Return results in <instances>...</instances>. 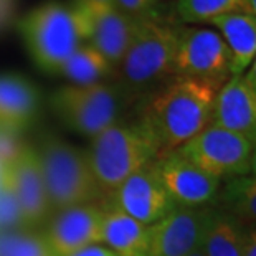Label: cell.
Segmentation results:
<instances>
[{"label": "cell", "mask_w": 256, "mask_h": 256, "mask_svg": "<svg viewBox=\"0 0 256 256\" xmlns=\"http://www.w3.org/2000/svg\"><path fill=\"white\" fill-rule=\"evenodd\" d=\"M216 90L200 81L174 78L149 98L138 121L156 140L159 157L180 149L214 118Z\"/></svg>", "instance_id": "obj_1"}, {"label": "cell", "mask_w": 256, "mask_h": 256, "mask_svg": "<svg viewBox=\"0 0 256 256\" xmlns=\"http://www.w3.org/2000/svg\"><path fill=\"white\" fill-rule=\"evenodd\" d=\"M178 30L180 26L160 20L154 12L138 18L128 50L114 68V74L118 76L116 84L129 101L146 94L152 96L176 78L174 62Z\"/></svg>", "instance_id": "obj_2"}, {"label": "cell", "mask_w": 256, "mask_h": 256, "mask_svg": "<svg viewBox=\"0 0 256 256\" xmlns=\"http://www.w3.org/2000/svg\"><path fill=\"white\" fill-rule=\"evenodd\" d=\"M101 195L116 192L128 177L159 157L156 140L142 124L116 122L91 139L84 152Z\"/></svg>", "instance_id": "obj_3"}, {"label": "cell", "mask_w": 256, "mask_h": 256, "mask_svg": "<svg viewBox=\"0 0 256 256\" xmlns=\"http://www.w3.org/2000/svg\"><path fill=\"white\" fill-rule=\"evenodd\" d=\"M17 28L30 60L46 74L56 76L63 63L83 45L73 5L56 0H48L26 12Z\"/></svg>", "instance_id": "obj_4"}, {"label": "cell", "mask_w": 256, "mask_h": 256, "mask_svg": "<svg viewBox=\"0 0 256 256\" xmlns=\"http://www.w3.org/2000/svg\"><path fill=\"white\" fill-rule=\"evenodd\" d=\"M36 154L52 210L92 204L101 197L84 152L58 136H48Z\"/></svg>", "instance_id": "obj_5"}, {"label": "cell", "mask_w": 256, "mask_h": 256, "mask_svg": "<svg viewBox=\"0 0 256 256\" xmlns=\"http://www.w3.org/2000/svg\"><path fill=\"white\" fill-rule=\"evenodd\" d=\"M129 98L116 83L66 84L50 96V106L64 126L84 138H96L119 122Z\"/></svg>", "instance_id": "obj_6"}, {"label": "cell", "mask_w": 256, "mask_h": 256, "mask_svg": "<svg viewBox=\"0 0 256 256\" xmlns=\"http://www.w3.org/2000/svg\"><path fill=\"white\" fill-rule=\"evenodd\" d=\"M174 74L200 81L218 91L232 78L230 52L218 32L202 25L180 26Z\"/></svg>", "instance_id": "obj_7"}, {"label": "cell", "mask_w": 256, "mask_h": 256, "mask_svg": "<svg viewBox=\"0 0 256 256\" xmlns=\"http://www.w3.org/2000/svg\"><path fill=\"white\" fill-rule=\"evenodd\" d=\"M177 152L208 176L226 182L250 176L253 144L242 136L210 124Z\"/></svg>", "instance_id": "obj_8"}, {"label": "cell", "mask_w": 256, "mask_h": 256, "mask_svg": "<svg viewBox=\"0 0 256 256\" xmlns=\"http://www.w3.org/2000/svg\"><path fill=\"white\" fill-rule=\"evenodd\" d=\"M73 8L80 22L83 43L96 48L116 68L128 50L138 18L121 12L114 4L74 0Z\"/></svg>", "instance_id": "obj_9"}, {"label": "cell", "mask_w": 256, "mask_h": 256, "mask_svg": "<svg viewBox=\"0 0 256 256\" xmlns=\"http://www.w3.org/2000/svg\"><path fill=\"white\" fill-rule=\"evenodd\" d=\"M2 184L17 202L26 228L48 218L52 206L35 149L20 147L14 157L2 162Z\"/></svg>", "instance_id": "obj_10"}, {"label": "cell", "mask_w": 256, "mask_h": 256, "mask_svg": "<svg viewBox=\"0 0 256 256\" xmlns=\"http://www.w3.org/2000/svg\"><path fill=\"white\" fill-rule=\"evenodd\" d=\"M162 185L176 206L204 208L218 198L222 182L208 176L177 150L156 159Z\"/></svg>", "instance_id": "obj_11"}, {"label": "cell", "mask_w": 256, "mask_h": 256, "mask_svg": "<svg viewBox=\"0 0 256 256\" xmlns=\"http://www.w3.org/2000/svg\"><path fill=\"white\" fill-rule=\"evenodd\" d=\"M111 198L116 208L149 226L176 208L157 174L156 160L128 177Z\"/></svg>", "instance_id": "obj_12"}, {"label": "cell", "mask_w": 256, "mask_h": 256, "mask_svg": "<svg viewBox=\"0 0 256 256\" xmlns=\"http://www.w3.org/2000/svg\"><path fill=\"white\" fill-rule=\"evenodd\" d=\"M215 208H184L172 212L150 226L149 256H187L200 246Z\"/></svg>", "instance_id": "obj_13"}, {"label": "cell", "mask_w": 256, "mask_h": 256, "mask_svg": "<svg viewBox=\"0 0 256 256\" xmlns=\"http://www.w3.org/2000/svg\"><path fill=\"white\" fill-rule=\"evenodd\" d=\"M102 212L94 204L76 205L56 212L45 236L55 256H70L88 244L101 243Z\"/></svg>", "instance_id": "obj_14"}, {"label": "cell", "mask_w": 256, "mask_h": 256, "mask_svg": "<svg viewBox=\"0 0 256 256\" xmlns=\"http://www.w3.org/2000/svg\"><path fill=\"white\" fill-rule=\"evenodd\" d=\"M212 124L256 144V86L244 74L232 76L216 91Z\"/></svg>", "instance_id": "obj_15"}, {"label": "cell", "mask_w": 256, "mask_h": 256, "mask_svg": "<svg viewBox=\"0 0 256 256\" xmlns=\"http://www.w3.org/2000/svg\"><path fill=\"white\" fill-rule=\"evenodd\" d=\"M40 92L34 81L18 73H0V132L17 134L36 116Z\"/></svg>", "instance_id": "obj_16"}, {"label": "cell", "mask_w": 256, "mask_h": 256, "mask_svg": "<svg viewBox=\"0 0 256 256\" xmlns=\"http://www.w3.org/2000/svg\"><path fill=\"white\" fill-rule=\"evenodd\" d=\"M208 25L223 38L230 52L232 76L243 74L256 56V18L248 10L212 20Z\"/></svg>", "instance_id": "obj_17"}, {"label": "cell", "mask_w": 256, "mask_h": 256, "mask_svg": "<svg viewBox=\"0 0 256 256\" xmlns=\"http://www.w3.org/2000/svg\"><path fill=\"white\" fill-rule=\"evenodd\" d=\"M101 243L118 256H149L150 226L112 205L102 212Z\"/></svg>", "instance_id": "obj_18"}, {"label": "cell", "mask_w": 256, "mask_h": 256, "mask_svg": "<svg viewBox=\"0 0 256 256\" xmlns=\"http://www.w3.org/2000/svg\"><path fill=\"white\" fill-rule=\"evenodd\" d=\"M248 232L242 222L223 210H215L202 240L206 256H243Z\"/></svg>", "instance_id": "obj_19"}, {"label": "cell", "mask_w": 256, "mask_h": 256, "mask_svg": "<svg viewBox=\"0 0 256 256\" xmlns=\"http://www.w3.org/2000/svg\"><path fill=\"white\" fill-rule=\"evenodd\" d=\"M114 74V66L101 55L96 48L83 43L73 52L63 66L58 70L56 76L68 80L76 86H88L101 83Z\"/></svg>", "instance_id": "obj_20"}, {"label": "cell", "mask_w": 256, "mask_h": 256, "mask_svg": "<svg viewBox=\"0 0 256 256\" xmlns=\"http://www.w3.org/2000/svg\"><path fill=\"white\" fill-rule=\"evenodd\" d=\"M222 210L243 225H256V178L252 176L226 180L220 188Z\"/></svg>", "instance_id": "obj_21"}, {"label": "cell", "mask_w": 256, "mask_h": 256, "mask_svg": "<svg viewBox=\"0 0 256 256\" xmlns=\"http://www.w3.org/2000/svg\"><path fill=\"white\" fill-rule=\"evenodd\" d=\"M248 10L246 0H177L176 12L185 25H208L223 15Z\"/></svg>", "instance_id": "obj_22"}, {"label": "cell", "mask_w": 256, "mask_h": 256, "mask_svg": "<svg viewBox=\"0 0 256 256\" xmlns=\"http://www.w3.org/2000/svg\"><path fill=\"white\" fill-rule=\"evenodd\" d=\"M0 256H55L43 235L28 232H0Z\"/></svg>", "instance_id": "obj_23"}, {"label": "cell", "mask_w": 256, "mask_h": 256, "mask_svg": "<svg viewBox=\"0 0 256 256\" xmlns=\"http://www.w3.org/2000/svg\"><path fill=\"white\" fill-rule=\"evenodd\" d=\"M26 228L22 218L20 208L12 194L0 184V232H17Z\"/></svg>", "instance_id": "obj_24"}, {"label": "cell", "mask_w": 256, "mask_h": 256, "mask_svg": "<svg viewBox=\"0 0 256 256\" xmlns=\"http://www.w3.org/2000/svg\"><path fill=\"white\" fill-rule=\"evenodd\" d=\"M157 0H114V5L132 18H142L152 14Z\"/></svg>", "instance_id": "obj_25"}, {"label": "cell", "mask_w": 256, "mask_h": 256, "mask_svg": "<svg viewBox=\"0 0 256 256\" xmlns=\"http://www.w3.org/2000/svg\"><path fill=\"white\" fill-rule=\"evenodd\" d=\"M70 256H118V254L111 252V250L104 246V244L94 243V244H88V246L78 250V252H74Z\"/></svg>", "instance_id": "obj_26"}, {"label": "cell", "mask_w": 256, "mask_h": 256, "mask_svg": "<svg viewBox=\"0 0 256 256\" xmlns=\"http://www.w3.org/2000/svg\"><path fill=\"white\" fill-rule=\"evenodd\" d=\"M243 256H256V230L248 232L246 244H244Z\"/></svg>", "instance_id": "obj_27"}, {"label": "cell", "mask_w": 256, "mask_h": 256, "mask_svg": "<svg viewBox=\"0 0 256 256\" xmlns=\"http://www.w3.org/2000/svg\"><path fill=\"white\" fill-rule=\"evenodd\" d=\"M243 74L246 76V80L250 81V83H252L253 86H256V56H254V60H253V63L250 64V68H248Z\"/></svg>", "instance_id": "obj_28"}, {"label": "cell", "mask_w": 256, "mask_h": 256, "mask_svg": "<svg viewBox=\"0 0 256 256\" xmlns=\"http://www.w3.org/2000/svg\"><path fill=\"white\" fill-rule=\"evenodd\" d=\"M250 176L256 178V144L253 146V154H252V162H250Z\"/></svg>", "instance_id": "obj_29"}, {"label": "cell", "mask_w": 256, "mask_h": 256, "mask_svg": "<svg viewBox=\"0 0 256 256\" xmlns=\"http://www.w3.org/2000/svg\"><path fill=\"white\" fill-rule=\"evenodd\" d=\"M248 2V12L256 18V0H246Z\"/></svg>", "instance_id": "obj_30"}, {"label": "cell", "mask_w": 256, "mask_h": 256, "mask_svg": "<svg viewBox=\"0 0 256 256\" xmlns=\"http://www.w3.org/2000/svg\"><path fill=\"white\" fill-rule=\"evenodd\" d=\"M187 256H206V254H205V250H204V246H202V244H200V246H197V248L194 250L192 253H188Z\"/></svg>", "instance_id": "obj_31"}, {"label": "cell", "mask_w": 256, "mask_h": 256, "mask_svg": "<svg viewBox=\"0 0 256 256\" xmlns=\"http://www.w3.org/2000/svg\"><path fill=\"white\" fill-rule=\"evenodd\" d=\"M80 2H101V4H114V0H80Z\"/></svg>", "instance_id": "obj_32"}, {"label": "cell", "mask_w": 256, "mask_h": 256, "mask_svg": "<svg viewBox=\"0 0 256 256\" xmlns=\"http://www.w3.org/2000/svg\"><path fill=\"white\" fill-rule=\"evenodd\" d=\"M157 2H162V0H157Z\"/></svg>", "instance_id": "obj_33"}]
</instances>
